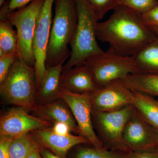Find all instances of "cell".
Listing matches in <instances>:
<instances>
[{
    "label": "cell",
    "mask_w": 158,
    "mask_h": 158,
    "mask_svg": "<svg viewBox=\"0 0 158 158\" xmlns=\"http://www.w3.org/2000/svg\"><path fill=\"white\" fill-rule=\"evenodd\" d=\"M96 36L109 44V50L126 56H133L157 39L144 24L141 15L122 6L116 7L107 20L97 23Z\"/></svg>",
    "instance_id": "1"
},
{
    "label": "cell",
    "mask_w": 158,
    "mask_h": 158,
    "mask_svg": "<svg viewBox=\"0 0 158 158\" xmlns=\"http://www.w3.org/2000/svg\"><path fill=\"white\" fill-rule=\"evenodd\" d=\"M52 20L46 53L47 68L55 66L70 56L68 49L74 36L78 15L75 0H55Z\"/></svg>",
    "instance_id": "2"
},
{
    "label": "cell",
    "mask_w": 158,
    "mask_h": 158,
    "mask_svg": "<svg viewBox=\"0 0 158 158\" xmlns=\"http://www.w3.org/2000/svg\"><path fill=\"white\" fill-rule=\"evenodd\" d=\"M75 1L77 24L70 44V56L62 70L83 65L89 58L104 52L97 41L96 26L98 20L85 0Z\"/></svg>",
    "instance_id": "3"
},
{
    "label": "cell",
    "mask_w": 158,
    "mask_h": 158,
    "mask_svg": "<svg viewBox=\"0 0 158 158\" xmlns=\"http://www.w3.org/2000/svg\"><path fill=\"white\" fill-rule=\"evenodd\" d=\"M0 93L8 103L33 111L37 106L35 68L18 57L6 79L0 84Z\"/></svg>",
    "instance_id": "4"
},
{
    "label": "cell",
    "mask_w": 158,
    "mask_h": 158,
    "mask_svg": "<svg viewBox=\"0 0 158 158\" xmlns=\"http://www.w3.org/2000/svg\"><path fill=\"white\" fill-rule=\"evenodd\" d=\"M83 64L89 69L97 89L138 72L133 56H122L109 49L90 57Z\"/></svg>",
    "instance_id": "5"
},
{
    "label": "cell",
    "mask_w": 158,
    "mask_h": 158,
    "mask_svg": "<svg viewBox=\"0 0 158 158\" xmlns=\"http://www.w3.org/2000/svg\"><path fill=\"white\" fill-rule=\"evenodd\" d=\"M44 0H34L27 6L10 12L7 19L16 28L19 57L35 67L33 41L37 19Z\"/></svg>",
    "instance_id": "6"
},
{
    "label": "cell",
    "mask_w": 158,
    "mask_h": 158,
    "mask_svg": "<svg viewBox=\"0 0 158 158\" xmlns=\"http://www.w3.org/2000/svg\"><path fill=\"white\" fill-rule=\"evenodd\" d=\"M134 109L131 105L111 112L93 111L92 116L104 147L116 151L130 152L125 144L123 133Z\"/></svg>",
    "instance_id": "7"
},
{
    "label": "cell",
    "mask_w": 158,
    "mask_h": 158,
    "mask_svg": "<svg viewBox=\"0 0 158 158\" xmlns=\"http://www.w3.org/2000/svg\"><path fill=\"white\" fill-rule=\"evenodd\" d=\"M60 98L65 102L77 125L80 135L87 138L92 146L104 148L102 142L94 130L92 122L93 107L90 94H77L61 89Z\"/></svg>",
    "instance_id": "8"
},
{
    "label": "cell",
    "mask_w": 158,
    "mask_h": 158,
    "mask_svg": "<svg viewBox=\"0 0 158 158\" xmlns=\"http://www.w3.org/2000/svg\"><path fill=\"white\" fill-rule=\"evenodd\" d=\"M55 0H44L37 19L33 41V51L35 59L37 92L43 81L47 67L46 53L52 23V7Z\"/></svg>",
    "instance_id": "9"
},
{
    "label": "cell",
    "mask_w": 158,
    "mask_h": 158,
    "mask_svg": "<svg viewBox=\"0 0 158 158\" xmlns=\"http://www.w3.org/2000/svg\"><path fill=\"white\" fill-rule=\"evenodd\" d=\"M49 122L30 115L22 108H13L0 118V138L11 140L40 128L51 127Z\"/></svg>",
    "instance_id": "10"
},
{
    "label": "cell",
    "mask_w": 158,
    "mask_h": 158,
    "mask_svg": "<svg viewBox=\"0 0 158 158\" xmlns=\"http://www.w3.org/2000/svg\"><path fill=\"white\" fill-rule=\"evenodd\" d=\"M123 139L130 152L152 149L158 147V131L148 123L134 108L126 125Z\"/></svg>",
    "instance_id": "11"
},
{
    "label": "cell",
    "mask_w": 158,
    "mask_h": 158,
    "mask_svg": "<svg viewBox=\"0 0 158 158\" xmlns=\"http://www.w3.org/2000/svg\"><path fill=\"white\" fill-rule=\"evenodd\" d=\"M93 111L111 112L132 105L133 92L116 81L90 94Z\"/></svg>",
    "instance_id": "12"
},
{
    "label": "cell",
    "mask_w": 158,
    "mask_h": 158,
    "mask_svg": "<svg viewBox=\"0 0 158 158\" xmlns=\"http://www.w3.org/2000/svg\"><path fill=\"white\" fill-rule=\"evenodd\" d=\"M51 127L37 129L31 131V134L40 146L49 150L61 158H66L68 152L74 146L90 144L89 140L84 136L71 133L65 135H58L53 131Z\"/></svg>",
    "instance_id": "13"
},
{
    "label": "cell",
    "mask_w": 158,
    "mask_h": 158,
    "mask_svg": "<svg viewBox=\"0 0 158 158\" xmlns=\"http://www.w3.org/2000/svg\"><path fill=\"white\" fill-rule=\"evenodd\" d=\"M62 89L74 93L91 94L97 89L89 69L84 64L62 70Z\"/></svg>",
    "instance_id": "14"
},
{
    "label": "cell",
    "mask_w": 158,
    "mask_h": 158,
    "mask_svg": "<svg viewBox=\"0 0 158 158\" xmlns=\"http://www.w3.org/2000/svg\"><path fill=\"white\" fill-rule=\"evenodd\" d=\"M69 107L57 100L43 105H37L32 112L35 116L52 124L63 123L68 125L73 132L78 133V127Z\"/></svg>",
    "instance_id": "15"
},
{
    "label": "cell",
    "mask_w": 158,
    "mask_h": 158,
    "mask_svg": "<svg viewBox=\"0 0 158 158\" xmlns=\"http://www.w3.org/2000/svg\"><path fill=\"white\" fill-rule=\"evenodd\" d=\"M64 63L47 68L45 75L36 93L37 105L45 104L60 99L61 74Z\"/></svg>",
    "instance_id": "16"
},
{
    "label": "cell",
    "mask_w": 158,
    "mask_h": 158,
    "mask_svg": "<svg viewBox=\"0 0 158 158\" xmlns=\"http://www.w3.org/2000/svg\"><path fill=\"white\" fill-rule=\"evenodd\" d=\"M117 81L130 90L158 97V73H136Z\"/></svg>",
    "instance_id": "17"
},
{
    "label": "cell",
    "mask_w": 158,
    "mask_h": 158,
    "mask_svg": "<svg viewBox=\"0 0 158 158\" xmlns=\"http://www.w3.org/2000/svg\"><path fill=\"white\" fill-rule=\"evenodd\" d=\"M132 91V106L148 123L158 131V100L146 94Z\"/></svg>",
    "instance_id": "18"
},
{
    "label": "cell",
    "mask_w": 158,
    "mask_h": 158,
    "mask_svg": "<svg viewBox=\"0 0 158 158\" xmlns=\"http://www.w3.org/2000/svg\"><path fill=\"white\" fill-rule=\"evenodd\" d=\"M137 73H158V38L133 56Z\"/></svg>",
    "instance_id": "19"
},
{
    "label": "cell",
    "mask_w": 158,
    "mask_h": 158,
    "mask_svg": "<svg viewBox=\"0 0 158 158\" xmlns=\"http://www.w3.org/2000/svg\"><path fill=\"white\" fill-rule=\"evenodd\" d=\"M8 19L0 20V58L17 52V32Z\"/></svg>",
    "instance_id": "20"
},
{
    "label": "cell",
    "mask_w": 158,
    "mask_h": 158,
    "mask_svg": "<svg viewBox=\"0 0 158 158\" xmlns=\"http://www.w3.org/2000/svg\"><path fill=\"white\" fill-rule=\"evenodd\" d=\"M71 158H131L130 152L116 151L104 147L102 148L81 147Z\"/></svg>",
    "instance_id": "21"
},
{
    "label": "cell",
    "mask_w": 158,
    "mask_h": 158,
    "mask_svg": "<svg viewBox=\"0 0 158 158\" xmlns=\"http://www.w3.org/2000/svg\"><path fill=\"white\" fill-rule=\"evenodd\" d=\"M38 144L31 133L12 139L9 146L10 158H27L31 150Z\"/></svg>",
    "instance_id": "22"
},
{
    "label": "cell",
    "mask_w": 158,
    "mask_h": 158,
    "mask_svg": "<svg viewBox=\"0 0 158 158\" xmlns=\"http://www.w3.org/2000/svg\"><path fill=\"white\" fill-rule=\"evenodd\" d=\"M98 20L119 6V0H85Z\"/></svg>",
    "instance_id": "23"
},
{
    "label": "cell",
    "mask_w": 158,
    "mask_h": 158,
    "mask_svg": "<svg viewBox=\"0 0 158 158\" xmlns=\"http://www.w3.org/2000/svg\"><path fill=\"white\" fill-rule=\"evenodd\" d=\"M158 3V0H119V6L139 13L144 14Z\"/></svg>",
    "instance_id": "24"
},
{
    "label": "cell",
    "mask_w": 158,
    "mask_h": 158,
    "mask_svg": "<svg viewBox=\"0 0 158 158\" xmlns=\"http://www.w3.org/2000/svg\"><path fill=\"white\" fill-rule=\"evenodd\" d=\"M18 57L17 52H15L0 58V84L6 79Z\"/></svg>",
    "instance_id": "25"
},
{
    "label": "cell",
    "mask_w": 158,
    "mask_h": 158,
    "mask_svg": "<svg viewBox=\"0 0 158 158\" xmlns=\"http://www.w3.org/2000/svg\"><path fill=\"white\" fill-rule=\"evenodd\" d=\"M141 19L149 28L158 27V3L150 10L141 15Z\"/></svg>",
    "instance_id": "26"
},
{
    "label": "cell",
    "mask_w": 158,
    "mask_h": 158,
    "mask_svg": "<svg viewBox=\"0 0 158 158\" xmlns=\"http://www.w3.org/2000/svg\"><path fill=\"white\" fill-rule=\"evenodd\" d=\"M131 158H158V147L142 151L130 152Z\"/></svg>",
    "instance_id": "27"
},
{
    "label": "cell",
    "mask_w": 158,
    "mask_h": 158,
    "mask_svg": "<svg viewBox=\"0 0 158 158\" xmlns=\"http://www.w3.org/2000/svg\"><path fill=\"white\" fill-rule=\"evenodd\" d=\"M34 0H8L9 13L16 9H22Z\"/></svg>",
    "instance_id": "28"
},
{
    "label": "cell",
    "mask_w": 158,
    "mask_h": 158,
    "mask_svg": "<svg viewBox=\"0 0 158 158\" xmlns=\"http://www.w3.org/2000/svg\"><path fill=\"white\" fill-rule=\"evenodd\" d=\"M53 131L58 135H65L71 134L72 130L68 125L63 123H56L52 127Z\"/></svg>",
    "instance_id": "29"
},
{
    "label": "cell",
    "mask_w": 158,
    "mask_h": 158,
    "mask_svg": "<svg viewBox=\"0 0 158 158\" xmlns=\"http://www.w3.org/2000/svg\"><path fill=\"white\" fill-rule=\"evenodd\" d=\"M11 140L0 138V158H10L9 146Z\"/></svg>",
    "instance_id": "30"
},
{
    "label": "cell",
    "mask_w": 158,
    "mask_h": 158,
    "mask_svg": "<svg viewBox=\"0 0 158 158\" xmlns=\"http://www.w3.org/2000/svg\"><path fill=\"white\" fill-rule=\"evenodd\" d=\"M27 158H43L40 153V146L39 144L31 150Z\"/></svg>",
    "instance_id": "31"
},
{
    "label": "cell",
    "mask_w": 158,
    "mask_h": 158,
    "mask_svg": "<svg viewBox=\"0 0 158 158\" xmlns=\"http://www.w3.org/2000/svg\"><path fill=\"white\" fill-rule=\"evenodd\" d=\"M40 153L43 158H62L42 146H40Z\"/></svg>",
    "instance_id": "32"
},
{
    "label": "cell",
    "mask_w": 158,
    "mask_h": 158,
    "mask_svg": "<svg viewBox=\"0 0 158 158\" xmlns=\"http://www.w3.org/2000/svg\"><path fill=\"white\" fill-rule=\"evenodd\" d=\"M158 38V27H153L149 28Z\"/></svg>",
    "instance_id": "33"
},
{
    "label": "cell",
    "mask_w": 158,
    "mask_h": 158,
    "mask_svg": "<svg viewBox=\"0 0 158 158\" xmlns=\"http://www.w3.org/2000/svg\"><path fill=\"white\" fill-rule=\"evenodd\" d=\"M7 1V0H0V8L5 4Z\"/></svg>",
    "instance_id": "34"
},
{
    "label": "cell",
    "mask_w": 158,
    "mask_h": 158,
    "mask_svg": "<svg viewBox=\"0 0 158 158\" xmlns=\"http://www.w3.org/2000/svg\"></svg>",
    "instance_id": "35"
}]
</instances>
